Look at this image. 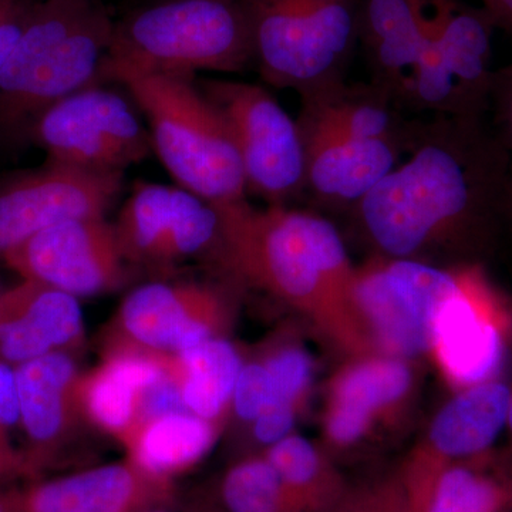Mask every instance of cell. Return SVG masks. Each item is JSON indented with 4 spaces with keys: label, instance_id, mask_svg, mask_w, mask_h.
<instances>
[{
    "label": "cell",
    "instance_id": "9a60e30c",
    "mask_svg": "<svg viewBox=\"0 0 512 512\" xmlns=\"http://www.w3.org/2000/svg\"><path fill=\"white\" fill-rule=\"evenodd\" d=\"M0 498L8 512H147L168 510L175 488L126 458Z\"/></svg>",
    "mask_w": 512,
    "mask_h": 512
},
{
    "label": "cell",
    "instance_id": "f1b7e54d",
    "mask_svg": "<svg viewBox=\"0 0 512 512\" xmlns=\"http://www.w3.org/2000/svg\"><path fill=\"white\" fill-rule=\"evenodd\" d=\"M269 375L274 382L276 404L301 409L312 380L311 356L301 346L293 343H278L262 353Z\"/></svg>",
    "mask_w": 512,
    "mask_h": 512
},
{
    "label": "cell",
    "instance_id": "d4e9b609",
    "mask_svg": "<svg viewBox=\"0 0 512 512\" xmlns=\"http://www.w3.org/2000/svg\"><path fill=\"white\" fill-rule=\"evenodd\" d=\"M414 384L409 360L376 353L345 367L330 383L329 409L375 426L402 406Z\"/></svg>",
    "mask_w": 512,
    "mask_h": 512
},
{
    "label": "cell",
    "instance_id": "9c48e42d",
    "mask_svg": "<svg viewBox=\"0 0 512 512\" xmlns=\"http://www.w3.org/2000/svg\"><path fill=\"white\" fill-rule=\"evenodd\" d=\"M200 89L231 128L248 192L269 205H285L306 190L301 128L271 93L258 84L228 80H210Z\"/></svg>",
    "mask_w": 512,
    "mask_h": 512
},
{
    "label": "cell",
    "instance_id": "8d00e7d4",
    "mask_svg": "<svg viewBox=\"0 0 512 512\" xmlns=\"http://www.w3.org/2000/svg\"><path fill=\"white\" fill-rule=\"evenodd\" d=\"M484 5V12L490 16L494 25L512 32V0H481Z\"/></svg>",
    "mask_w": 512,
    "mask_h": 512
},
{
    "label": "cell",
    "instance_id": "2e32d148",
    "mask_svg": "<svg viewBox=\"0 0 512 512\" xmlns=\"http://www.w3.org/2000/svg\"><path fill=\"white\" fill-rule=\"evenodd\" d=\"M79 376L69 353H53L16 366L29 477L55 463L86 423L77 400Z\"/></svg>",
    "mask_w": 512,
    "mask_h": 512
},
{
    "label": "cell",
    "instance_id": "7c38bea8",
    "mask_svg": "<svg viewBox=\"0 0 512 512\" xmlns=\"http://www.w3.org/2000/svg\"><path fill=\"white\" fill-rule=\"evenodd\" d=\"M124 174H97L47 161L0 183V259L43 229L80 218H106Z\"/></svg>",
    "mask_w": 512,
    "mask_h": 512
},
{
    "label": "cell",
    "instance_id": "7bdbcfd3",
    "mask_svg": "<svg viewBox=\"0 0 512 512\" xmlns=\"http://www.w3.org/2000/svg\"><path fill=\"white\" fill-rule=\"evenodd\" d=\"M508 195H510V197H512V181H511V184H510V192H508Z\"/></svg>",
    "mask_w": 512,
    "mask_h": 512
},
{
    "label": "cell",
    "instance_id": "6da1fadb",
    "mask_svg": "<svg viewBox=\"0 0 512 512\" xmlns=\"http://www.w3.org/2000/svg\"><path fill=\"white\" fill-rule=\"evenodd\" d=\"M409 153L352 210L383 258L421 261L470 242L511 181L504 146L480 120L437 116L420 123Z\"/></svg>",
    "mask_w": 512,
    "mask_h": 512
},
{
    "label": "cell",
    "instance_id": "d6986e66",
    "mask_svg": "<svg viewBox=\"0 0 512 512\" xmlns=\"http://www.w3.org/2000/svg\"><path fill=\"white\" fill-rule=\"evenodd\" d=\"M167 356L130 346L104 348L100 365L77 380L86 423L123 443L143 419L148 390L167 379Z\"/></svg>",
    "mask_w": 512,
    "mask_h": 512
},
{
    "label": "cell",
    "instance_id": "f35d334b",
    "mask_svg": "<svg viewBox=\"0 0 512 512\" xmlns=\"http://www.w3.org/2000/svg\"><path fill=\"white\" fill-rule=\"evenodd\" d=\"M507 426L512 430V392H511V400H510V409H508V423Z\"/></svg>",
    "mask_w": 512,
    "mask_h": 512
},
{
    "label": "cell",
    "instance_id": "1f68e13d",
    "mask_svg": "<svg viewBox=\"0 0 512 512\" xmlns=\"http://www.w3.org/2000/svg\"><path fill=\"white\" fill-rule=\"evenodd\" d=\"M35 3L32 0H0V70L25 32Z\"/></svg>",
    "mask_w": 512,
    "mask_h": 512
},
{
    "label": "cell",
    "instance_id": "ac0fdd59",
    "mask_svg": "<svg viewBox=\"0 0 512 512\" xmlns=\"http://www.w3.org/2000/svg\"><path fill=\"white\" fill-rule=\"evenodd\" d=\"M84 343L79 299L22 279L0 292V359L19 366L53 353L77 352Z\"/></svg>",
    "mask_w": 512,
    "mask_h": 512
},
{
    "label": "cell",
    "instance_id": "30bf717a",
    "mask_svg": "<svg viewBox=\"0 0 512 512\" xmlns=\"http://www.w3.org/2000/svg\"><path fill=\"white\" fill-rule=\"evenodd\" d=\"M232 309L227 293L211 282H150L121 302L104 333L103 349L130 346L177 355L227 338Z\"/></svg>",
    "mask_w": 512,
    "mask_h": 512
},
{
    "label": "cell",
    "instance_id": "836d02e7",
    "mask_svg": "<svg viewBox=\"0 0 512 512\" xmlns=\"http://www.w3.org/2000/svg\"><path fill=\"white\" fill-rule=\"evenodd\" d=\"M490 97L497 106V116L503 127L505 140L512 146V76L507 70L493 74Z\"/></svg>",
    "mask_w": 512,
    "mask_h": 512
},
{
    "label": "cell",
    "instance_id": "4dcf8cb0",
    "mask_svg": "<svg viewBox=\"0 0 512 512\" xmlns=\"http://www.w3.org/2000/svg\"><path fill=\"white\" fill-rule=\"evenodd\" d=\"M18 430L22 431L16 367L0 359V448L25 461L22 448L16 447L13 441V434Z\"/></svg>",
    "mask_w": 512,
    "mask_h": 512
},
{
    "label": "cell",
    "instance_id": "cb8c5ba5",
    "mask_svg": "<svg viewBox=\"0 0 512 512\" xmlns=\"http://www.w3.org/2000/svg\"><path fill=\"white\" fill-rule=\"evenodd\" d=\"M302 114L363 141H389L410 151L420 123L404 121L386 94L349 89L342 82L302 97Z\"/></svg>",
    "mask_w": 512,
    "mask_h": 512
},
{
    "label": "cell",
    "instance_id": "d590c367",
    "mask_svg": "<svg viewBox=\"0 0 512 512\" xmlns=\"http://www.w3.org/2000/svg\"><path fill=\"white\" fill-rule=\"evenodd\" d=\"M379 512H413L412 501L406 484H383L382 505Z\"/></svg>",
    "mask_w": 512,
    "mask_h": 512
},
{
    "label": "cell",
    "instance_id": "7a4b0ae2",
    "mask_svg": "<svg viewBox=\"0 0 512 512\" xmlns=\"http://www.w3.org/2000/svg\"><path fill=\"white\" fill-rule=\"evenodd\" d=\"M214 205L221 220L215 264L305 313L343 345L373 348L356 308L357 269L332 222L285 205Z\"/></svg>",
    "mask_w": 512,
    "mask_h": 512
},
{
    "label": "cell",
    "instance_id": "ab89813d",
    "mask_svg": "<svg viewBox=\"0 0 512 512\" xmlns=\"http://www.w3.org/2000/svg\"><path fill=\"white\" fill-rule=\"evenodd\" d=\"M0 512H8L6 511L5 505H3L2 498H0Z\"/></svg>",
    "mask_w": 512,
    "mask_h": 512
},
{
    "label": "cell",
    "instance_id": "d6a6232c",
    "mask_svg": "<svg viewBox=\"0 0 512 512\" xmlns=\"http://www.w3.org/2000/svg\"><path fill=\"white\" fill-rule=\"evenodd\" d=\"M299 410L286 404H274L265 410L248 426L251 429L252 439L256 444L265 448L274 446L278 441L284 440L292 434L298 419Z\"/></svg>",
    "mask_w": 512,
    "mask_h": 512
},
{
    "label": "cell",
    "instance_id": "74e56055",
    "mask_svg": "<svg viewBox=\"0 0 512 512\" xmlns=\"http://www.w3.org/2000/svg\"><path fill=\"white\" fill-rule=\"evenodd\" d=\"M22 476L29 477L25 461L10 456V454L0 448V481Z\"/></svg>",
    "mask_w": 512,
    "mask_h": 512
},
{
    "label": "cell",
    "instance_id": "603a6c76",
    "mask_svg": "<svg viewBox=\"0 0 512 512\" xmlns=\"http://www.w3.org/2000/svg\"><path fill=\"white\" fill-rule=\"evenodd\" d=\"M221 431L188 412L165 413L141 421L121 446L128 460L147 473L174 481L210 453Z\"/></svg>",
    "mask_w": 512,
    "mask_h": 512
},
{
    "label": "cell",
    "instance_id": "3957f363",
    "mask_svg": "<svg viewBox=\"0 0 512 512\" xmlns=\"http://www.w3.org/2000/svg\"><path fill=\"white\" fill-rule=\"evenodd\" d=\"M99 0L36 2L25 32L0 70V133L28 136L50 106L101 84L114 30Z\"/></svg>",
    "mask_w": 512,
    "mask_h": 512
},
{
    "label": "cell",
    "instance_id": "e0dca14e",
    "mask_svg": "<svg viewBox=\"0 0 512 512\" xmlns=\"http://www.w3.org/2000/svg\"><path fill=\"white\" fill-rule=\"evenodd\" d=\"M298 124L305 147L306 190L330 204L355 207L407 151L389 141L356 140L306 114Z\"/></svg>",
    "mask_w": 512,
    "mask_h": 512
},
{
    "label": "cell",
    "instance_id": "277c9868",
    "mask_svg": "<svg viewBox=\"0 0 512 512\" xmlns=\"http://www.w3.org/2000/svg\"><path fill=\"white\" fill-rule=\"evenodd\" d=\"M143 111L151 144L178 187L210 204L247 200V180L231 128L194 77L103 69Z\"/></svg>",
    "mask_w": 512,
    "mask_h": 512
},
{
    "label": "cell",
    "instance_id": "60d3db41",
    "mask_svg": "<svg viewBox=\"0 0 512 512\" xmlns=\"http://www.w3.org/2000/svg\"><path fill=\"white\" fill-rule=\"evenodd\" d=\"M505 70H507V72L510 73L512 76V63L510 64V66L505 67Z\"/></svg>",
    "mask_w": 512,
    "mask_h": 512
},
{
    "label": "cell",
    "instance_id": "8992f818",
    "mask_svg": "<svg viewBox=\"0 0 512 512\" xmlns=\"http://www.w3.org/2000/svg\"><path fill=\"white\" fill-rule=\"evenodd\" d=\"M255 62L272 86L302 97L342 82L357 36L359 0H239Z\"/></svg>",
    "mask_w": 512,
    "mask_h": 512
},
{
    "label": "cell",
    "instance_id": "f546056e",
    "mask_svg": "<svg viewBox=\"0 0 512 512\" xmlns=\"http://www.w3.org/2000/svg\"><path fill=\"white\" fill-rule=\"evenodd\" d=\"M276 404L274 382L261 357L244 362L232 396L231 414L245 426Z\"/></svg>",
    "mask_w": 512,
    "mask_h": 512
},
{
    "label": "cell",
    "instance_id": "44dd1931",
    "mask_svg": "<svg viewBox=\"0 0 512 512\" xmlns=\"http://www.w3.org/2000/svg\"><path fill=\"white\" fill-rule=\"evenodd\" d=\"M413 512H504L512 488L474 461L440 463L420 454L406 484Z\"/></svg>",
    "mask_w": 512,
    "mask_h": 512
},
{
    "label": "cell",
    "instance_id": "52a82bcc",
    "mask_svg": "<svg viewBox=\"0 0 512 512\" xmlns=\"http://www.w3.org/2000/svg\"><path fill=\"white\" fill-rule=\"evenodd\" d=\"M461 268L382 258L357 269L355 302L373 348L412 359L431 352L437 315L460 285Z\"/></svg>",
    "mask_w": 512,
    "mask_h": 512
},
{
    "label": "cell",
    "instance_id": "4316f807",
    "mask_svg": "<svg viewBox=\"0 0 512 512\" xmlns=\"http://www.w3.org/2000/svg\"><path fill=\"white\" fill-rule=\"evenodd\" d=\"M262 456L309 512L329 511L345 494L328 458L305 437L289 434Z\"/></svg>",
    "mask_w": 512,
    "mask_h": 512
},
{
    "label": "cell",
    "instance_id": "b9f144b4",
    "mask_svg": "<svg viewBox=\"0 0 512 512\" xmlns=\"http://www.w3.org/2000/svg\"><path fill=\"white\" fill-rule=\"evenodd\" d=\"M147 512H170L168 510H153V511H147Z\"/></svg>",
    "mask_w": 512,
    "mask_h": 512
},
{
    "label": "cell",
    "instance_id": "e575fe53",
    "mask_svg": "<svg viewBox=\"0 0 512 512\" xmlns=\"http://www.w3.org/2000/svg\"><path fill=\"white\" fill-rule=\"evenodd\" d=\"M383 485L370 490L359 491L342 498L329 512H379L382 505Z\"/></svg>",
    "mask_w": 512,
    "mask_h": 512
},
{
    "label": "cell",
    "instance_id": "ba28073f",
    "mask_svg": "<svg viewBox=\"0 0 512 512\" xmlns=\"http://www.w3.org/2000/svg\"><path fill=\"white\" fill-rule=\"evenodd\" d=\"M50 161L97 174H124L153 151L150 131L127 97L93 84L33 121L28 136Z\"/></svg>",
    "mask_w": 512,
    "mask_h": 512
},
{
    "label": "cell",
    "instance_id": "ffe728a7",
    "mask_svg": "<svg viewBox=\"0 0 512 512\" xmlns=\"http://www.w3.org/2000/svg\"><path fill=\"white\" fill-rule=\"evenodd\" d=\"M511 392L498 379L458 390L431 421L421 453L440 463L483 456L507 426Z\"/></svg>",
    "mask_w": 512,
    "mask_h": 512
},
{
    "label": "cell",
    "instance_id": "83f0119b",
    "mask_svg": "<svg viewBox=\"0 0 512 512\" xmlns=\"http://www.w3.org/2000/svg\"><path fill=\"white\" fill-rule=\"evenodd\" d=\"M184 188L137 183L114 222L121 252L128 265L146 266L148 256L173 220Z\"/></svg>",
    "mask_w": 512,
    "mask_h": 512
},
{
    "label": "cell",
    "instance_id": "4fadbf2b",
    "mask_svg": "<svg viewBox=\"0 0 512 512\" xmlns=\"http://www.w3.org/2000/svg\"><path fill=\"white\" fill-rule=\"evenodd\" d=\"M508 315L478 266H461L460 285L434 325L431 353L458 390L500 375L507 345Z\"/></svg>",
    "mask_w": 512,
    "mask_h": 512
},
{
    "label": "cell",
    "instance_id": "5b68a950",
    "mask_svg": "<svg viewBox=\"0 0 512 512\" xmlns=\"http://www.w3.org/2000/svg\"><path fill=\"white\" fill-rule=\"evenodd\" d=\"M251 62V20L239 0H158L114 23L103 69L194 77Z\"/></svg>",
    "mask_w": 512,
    "mask_h": 512
},
{
    "label": "cell",
    "instance_id": "7402d4cb",
    "mask_svg": "<svg viewBox=\"0 0 512 512\" xmlns=\"http://www.w3.org/2000/svg\"><path fill=\"white\" fill-rule=\"evenodd\" d=\"M242 365L239 350L227 338H218L168 355L167 375L188 413L224 427Z\"/></svg>",
    "mask_w": 512,
    "mask_h": 512
},
{
    "label": "cell",
    "instance_id": "5bb4252c",
    "mask_svg": "<svg viewBox=\"0 0 512 512\" xmlns=\"http://www.w3.org/2000/svg\"><path fill=\"white\" fill-rule=\"evenodd\" d=\"M359 36L377 90L396 106L444 79L443 60L421 20L419 0H359Z\"/></svg>",
    "mask_w": 512,
    "mask_h": 512
},
{
    "label": "cell",
    "instance_id": "8fae6325",
    "mask_svg": "<svg viewBox=\"0 0 512 512\" xmlns=\"http://www.w3.org/2000/svg\"><path fill=\"white\" fill-rule=\"evenodd\" d=\"M2 261L20 278L77 299L117 291L126 285L130 269L116 228L106 218H80L43 229L6 252Z\"/></svg>",
    "mask_w": 512,
    "mask_h": 512
},
{
    "label": "cell",
    "instance_id": "484cf974",
    "mask_svg": "<svg viewBox=\"0 0 512 512\" xmlns=\"http://www.w3.org/2000/svg\"><path fill=\"white\" fill-rule=\"evenodd\" d=\"M192 512H309L262 454L225 471Z\"/></svg>",
    "mask_w": 512,
    "mask_h": 512
}]
</instances>
